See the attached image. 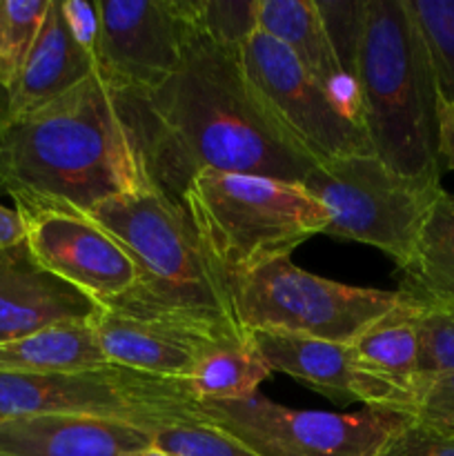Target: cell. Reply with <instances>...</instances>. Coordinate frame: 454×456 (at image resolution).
Masks as SVG:
<instances>
[{"label": "cell", "mask_w": 454, "mask_h": 456, "mask_svg": "<svg viewBox=\"0 0 454 456\" xmlns=\"http://www.w3.org/2000/svg\"><path fill=\"white\" fill-rule=\"evenodd\" d=\"M114 101L147 181L174 200L203 169L303 183L314 165L249 92L239 47L200 27L169 78Z\"/></svg>", "instance_id": "6da1fadb"}, {"label": "cell", "mask_w": 454, "mask_h": 456, "mask_svg": "<svg viewBox=\"0 0 454 456\" xmlns=\"http://www.w3.org/2000/svg\"><path fill=\"white\" fill-rule=\"evenodd\" d=\"M142 183V165L98 71L22 118H0V190L16 208L89 214Z\"/></svg>", "instance_id": "7a4b0ae2"}, {"label": "cell", "mask_w": 454, "mask_h": 456, "mask_svg": "<svg viewBox=\"0 0 454 456\" xmlns=\"http://www.w3.org/2000/svg\"><path fill=\"white\" fill-rule=\"evenodd\" d=\"M87 216L123 245L138 272L132 292L107 307L221 341L247 337L178 200L147 181L138 190L102 200Z\"/></svg>", "instance_id": "3957f363"}, {"label": "cell", "mask_w": 454, "mask_h": 456, "mask_svg": "<svg viewBox=\"0 0 454 456\" xmlns=\"http://www.w3.org/2000/svg\"><path fill=\"white\" fill-rule=\"evenodd\" d=\"M352 76L372 154L401 176L441 183V96L408 0H361Z\"/></svg>", "instance_id": "277c9868"}, {"label": "cell", "mask_w": 454, "mask_h": 456, "mask_svg": "<svg viewBox=\"0 0 454 456\" xmlns=\"http://www.w3.org/2000/svg\"><path fill=\"white\" fill-rule=\"evenodd\" d=\"M178 203L223 283L289 258L329 223L303 183L261 174L203 169L187 183Z\"/></svg>", "instance_id": "5b68a950"}, {"label": "cell", "mask_w": 454, "mask_h": 456, "mask_svg": "<svg viewBox=\"0 0 454 456\" xmlns=\"http://www.w3.org/2000/svg\"><path fill=\"white\" fill-rule=\"evenodd\" d=\"M76 414L151 432L205 421L182 379H163L105 363L74 372H0V419Z\"/></svg>", "instance_id": "8992f818"}, {"label": "cell", "mask_w": 454, "mask_h": 456, "mask_svg": "<svg viewBox=\"0 0 454 456\" xmlns=\"http://www.w3.org/2000/svg\"><path fill=\"white\" fill-rule=\"evenodd\" d=\"M303 187L323 205L325 236L381 249L403 267L443 187L392 172L374 154L314 163Z\"/></svg>", "instance_id": "52a82bcc"}, {"label": "cell", "mask_w": 454, "mask_h": 456, "mask_svg": "<svg viewBox=\"0 0 454 456\" xmlns=\"http://www.w3.org/2000/svg\"><path fill=\"white\" fill-rule=\"evenodd\" d=\"M234 316L247 332H283L320 341L352 343L403 303L399 292L336 283L280 258L227 281Z\"/></svg>", "instance_id": "ba28073f"}, {"label": "cell", "mask_w": 454, "mask_h": 456, "mask_svg": "<svg viewBox=\"0 0 454 456\" xmlns=\"http://www.w3.org/2000/svg\"><path fill=\"white\" fill-rule=\"evenodd\" d=\"M199 408L205 421L261 456H377L414 421L403 410L365 408L352 414L292 410L261 395L199 403Z\"/></svg>", "instance_id": "9c48e42d"}, {"label": "cell", "mask_w": 454, "mask_h": 456, "mask_svg": "<svg viewBox=\"0 0 454 456\" xmlns=\"http://www.w3.org/2000/svg\"><path fill=\"white\" fill-rule=\"evenodd\" d=\"M239 61L263 111L314 163L372 154L365 129L338 110L279 40L254 27L240 43Z\"/></svg>", "instance_id": "30bf717a"}, {"label": "cell", "mask_w": 454, "mask_h": 456, "mask_svg": "<svg viewBox=\"0 0 454 456\" xmlns=\"http://www.w3.org/2000/svg\"><path fill=\"white\" fill-rule=\"evenodd\" d=\"M98 4L96 71L111 94L158 87L199 27L196 0H105Z\"/></svg>", "instance_id": "8fae6325"}, {"label": "cell", "mask_w": 454, "mask_h": 456, "mask_svg": "<svg viewBox=\"0 0 454 456\" xmlns=\"http://www.w3.org/2000/svg\"><path fill=\"white\" fill-rule=\"evenodd\" d=\"M31 258L80 294L107 307L132 292L138 272L123 245L80 212L16 208Z\"/></svg>", "instance_id": "7c38bea8"}, {"label": "cell", "mask_w": 454, "mask_h": 456, "mask_svg": "<svg viewBox=\"0 0 454 456\" xmlns=\"http://www.w3.org/2000/svg\"><path fill=\"white\" fill-rule=\"evenodd\" d=\"M247 337L272 372L288 374L336 403L359 401L365 408L412 410L414 396L369 372L356 359L352 343L320 341L283 332H247Z\"/></svg>", "instance_id": "4fadbf2b"}, {"label": "cell", "mask_w": 454, "mask_h": 456, "mask_svg": "<svg viewBox=\"0 0 454 456\" xmlns=\"http://www.w3.org/2000/svg\"><path fill=\"white\" fill-rule=\"evenodd\" d=\"M92 328L107 363L163 379H185L200 356L214 343H221V338L182 325L141 319L111 307H98Z\"/></svg>", "instance_id": "5bb4252c"}, {"label": "cell", "mask_w": 454, "mask_h": 456, "mask_svg": "<svg viewBox=\"0 0 454 456\" xmlns=\"http://www.w3.org/2000/svg\"><path fill=\"white\" fill-rule=\"evenodd\" d=\"M98 305L45 272L27 245L0 252V343L61 323L89 321Z\"/></svg>", "instance_id": "9a60e30c"}, {"label": "cell", "mask_w": 454, "mask_h": 456, "mask_svg": "<svg viewBox=\"0 0 454 456\" xmlns=\"http://www.w3.org/2000/svg\"><path fill=\"white\" fill-rule=\"evenodd\" d=\"M254 22L279 40L329 94L347 118L363 127L356 83L343 67L332 34L314 0H254ZM365 129V127H363Z\"/></svg>", "instance_id": "2e32d148"}, {"label": "cell", "mask_w": 454, "mask_h": 456, "mask_svg": "<svg viewBox=\"0 0 454 456\" xmlns=\"http://www.w3.org/2000/svg\"><path fill=\"white\" fill-rule=\"evenodd\" d=\"M151 445V432L76 414L0 419V456H123Z\"/></svg>", "instance_id": "e0dca14e"}, {"label": "cell", "mask_w": 454, "mask_h": 456, "mask_svg": "<svg viewBox=\"0 0 454 456\" xmlns=\"http://www.w3.org/2000/svg\"><path fill=\"white\" fill-rule=\"evenodd\" d=\"M93 74H96V58L71 34L61 0H52L34 47L20 71V78L4 98L0 118H22L69 94Z\"/></svg>", "instance_id": "ac0fdd59"}, {"label": "cell", "mask_w": 454, "mask_h": 456, "mask_svg": "<svg viewBox=\"0 0 454 456\" xmlns=\"http://www.w3.org/2000/svg\"><path fill=\"white\" fill-rule=\"evenodd\" d=\"M396 292L414 307L454 305V196L443 190L427 214Z\"/></svg>", "instance_id": "d6986e66"}, {"label": "cell", "mask_w": 454, "mask_h": 456, "mask_svg": "<svg viewBox=\"0 0 454 456\" xmlns=\"http://www.w3.org/2000/svg\"><path fill=\"white\" fill-rule=\"evenodd\" d=\"M92 319L61 323L0 343V372L52 374L105 365Z\"/></svg>", "instance_id": "ffe728a7"}, {"label": "cell", "mask_w": 454, "mask_h": 456, "mask_svg": "<svg viewBox=\"0 0 454 456\" xmlns=\"http://www.w3.org/2000/svg\"><path fill=\"white\" fill-rule=\"evenodd\" d=\"M356 359L377 377L403 387L414 396L421 365L418 307L405 301L369 325L352 341Z\"/></svg>", "instance_id": "44dd1931"}, {"label": "cell", "mask_w": 454, "mask_h": 456, "mask_svg": "<svg viewBox=\"0 0 454 456\" xmlns=\"http://www.w3.org/2000/svg\"><path fill=\"white\" fill-rule=\"evenodd\" d=\"M249 337L214 343L182 381L199 403L214 401H243L258 395V387L272 377Z\"/></svg>", "instance_id": "7402d4cb"}, {"label": "cell", "mask_w": 454, "mask_h": 456, "mask_svg": "<svg viewBox=\"0 0 454 456\" xmlns=\"http://www.w3.org/2000/svg\"><path fill=\"white\" fill-rule=\"evenodd\" d=\"M52 0H0V92L16 87Z\"/></svg>", "instance_id": "603a6c76"}, {"label": "cell", "mask_w": 454, "mask_h": 456, "mask_svg": "<svg viewBox=\"0 0 454 456\" xmlns=\"http://www.w3.org/2000/svg\"><path fill=\"white\" fill-rule=\"evenodd\" d=\"M430 52L439 96L454 107V0H408Z\"/></svg>", "instance_id": "cb8c5ba5"}, {"label": "cell", "mask_w": 454, "mask_h": 456, "mask_svg": "<svg viewBox=\"0 0 454 456\" xmlns=\"http://www.w3.org/2000/svg\"><path fill=\"white\" fill-rule=\"evenodd\" d=\"M151 444L174 456H261L207 421L160 428L151 435Z\"/></svg>", "instance_id": "d4e9b609"}, {"label": "cell", "mask_w": 454, "mask_h": 456, "mask_svg": "<svg viewBox=\"0 0 454 456\" xmlns=\"http://www.w3.org/2000/svg\"><path fill=\"white\" fill-rule=\"evenodd\" d=\"M421 365L418 377L454 372V305L418 310Z\"/></svg>", "instance_id": "484cf974"}, {"label": "cell", "mask_w": 454, "mask_h": 456, "mask_svg": "<svg viewBox=\"0 0 454 456\" xmlns=\"http://www.w3.org/2000/svg\"><path fill=\"white\" fill-rule=\"evenodd\" d=\"M409 412L421 426L454 435V372L418 377Z\"/></svg>", "instance_id": "4316f807"}, {"label": "cell", "mask_w": 454, "mask_h": 456, "mask_svg": "<svg viewBox=\"0 0 454 456\" xmlns=\"http://www.w3.org/2000/svg\"><path fill=\"white\" fill-rule=\"evenodd\" d=\"M377 456H454V435L412 421L396 432Z\"/></svg>", "instance_id": "83f0119b"}, {"label": "cell", "mask_w": 454, "mask_h": 456, "mask_svg": "<svg viewBox=\"0 0 454 456\" xmlns=\"http://www.w3.org/2000/svg\"><path fill=\"white\" fill-rule=\"evenodd\" d=\"M62 13L71 27V34L76 36L80 45L87 52L96 53L98 38V4L87 0H61ZM96 58V56H93Z\"/></svg>", "instance_id": "f1b7e54d"}, {"label": "cell", "mask_w": 454, "mask_h": 456, "mask_svg": "<svg viewBox=\"0 0 454 456\" xmlns=\"http://www.w3.org/2000/svg\"><path fill=\"white\" fill-rule=\"evenodd\" d=\"M439 156L441 165L454 172V107L439 101Z\"/></svg>", "instance_id": "f546056e"}, {"label": "cell", "mask_w": 454, "mask_h": 456, "mask_svg": "<svg viewBox=\"0 0 454 456\" xmlns=\"http://www.w3.org/2000/svg\"><path fill=\"white\" fill-rule=\"evenodd\" d=\"M25 245V225L16 208L0 205V252Z\"/></svg>", "instance_id": "4dcf8cb0"}, {"label": "cell", "mask_w": 454, "mask_h": 456, "mask_svg": "<svg viewBox=\"0 0 454 456\" xmlns=\"http://www.w3.org/2000/svg\"><path fill=\"white\" fill-rule=\"evenodd\" d=\"M123 456H174V454L165 452V450L156 448V445L151 444V445H147V448L134 450V452H127V454H123Z\"/></svg>", "instance_id": "1f68e13d"}, {"label": "cell", "mask_w": 454, "mask_h": 456, "mask_svg": "<svg viewBox=\"0 0 454 456\" xmlns=\"http://www.w3.org/2000/svg\"><path fill=\"white\" fill-rule=\"evenodd\" d=\"M0 110H3V107H0Z\"/></svg>", "instance_id": "d6a6232c"}]
</instances>
